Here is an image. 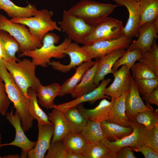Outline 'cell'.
Returning <instances> with one entry per match:
<instances>
[{
	"instance_id": "10",
	"label": "cell",
	"mask_w": 158,
	"mask_h": 158,
	"mask_svg": "<svg viewBox=\"0 0 158 158\" xmlns=\"http://www.w3.org/2000/svg\"><path fill=\"white\" fill-rule=\"evenodd\" d=\"M132 38L123 35L116 38L101 40L82 47L93 57H101L116 50L127 48L132 42Z\"/></svg>"
},
{
	"instance_id": "39",
	"label": "cell",
	"mask_w": 158,
	"mask_h": 158,
	"mask_svg": "<svg viewBox=\"0 0 158 158\" xmlns=\"http://www.w3.org/2000/svg\"><path fill=\"white\" fill-rule=\"evenodd\" d=\"M130 69L134 80L158 78V76L153 71L140 61L135 63Z\"/></svg>"
},
{
	"instance_id": "16",
	"label": "cell",
	"mask_w": 158,
	"mask_h": 158,
	"mask_svg": "<svg viewBox=\"0 0 158 158\" xmlns=\"http://www.w3.org/2000/svg\"><path fill=\"white\" fill-rule=\"evenodd\" d=\"M111 78H104L101 83L95 89L85 94L72 101L59 105H55L53 108L64 111L68 108L85 102L93 103L97 100L104 98L111 99L105 94V90L108 85L111 81Z\"/></svg>"
},
{
	"instance_id": "1",
	"label": "cell",
	"mask_w": 158,
	"mask_h": 158,
	"mask_svg": "<svg viewBox=\"0 0 158 158\" xmlns=\"http://www.w3.org/2000/svg\"><path fill=\"white\" fill-rule=\"evenodd\" d=\"M59 36L56 34L49 32L43 37L42 47L31 51L21 52L19 56H28L32 58V61L36 66L47 67L49 65L52 58L62 59L66 55L63 53V50L70 43L71 40L68 37L58 45H56L59 42Z\"/></svg>"
},
{
	"instance_id": "48",
	"label": "cell",
	"mask_w": 158,
	"mask_h": 158,
	"mask_svg": "<svg viewBox=\"0 0 158 158\" xmlns=\"http://www.w3.org/2000/svg\"><path fill=\"white\" fill-rule=\"evenodd\" d=\"M1 134L0 133V144H1Z\"/></svg>"
},
{
	"instance_id": "33",
	"label": "cell",
	"mask_w": 158,
	"mask_h": 158,
	"mask_svg": "<svg viewBox=\"0 0 158 158\" xmlns=\"http://www.w3.org/2000/svg\"><path fill=\"white\" fill-rule=\"evenodd\" d=\"M28 95L30 101V111L33 119L36 120L38 125L52 123L49 120L48 116L39 105L36 91L29 88L28 90Z\"/></svg>"
},
{
	"instance_id": "6",
	"label": "cell",
	"mask_w": 158,
	"mask_h": 158,
	"mask_svg": "<svg viewBox=\"0 0 158 158\" xmlns=\"http://www.w3.org/2000/svg\"><path fill=\"white\" fill-rule=\"evenodd\" d=\"M0 30H4L18 42L21 52L40 48L42 42L32 34L25 25L12 22L4 15L0 14Z\"/></svg>"
},
{
	"instance_id": "44",
	"label": "cell",
	"mask_w": 158,
	"mask_h": 158,
	"mask_svg": "<svg viewBox=\"0 0 158 158\" xmlns=\"http://www.w3.org/2000/svg\"><path fill=\"white\" fill-rule=\"evenodd\" d=\"M131 147L124 146L116 152L115 158H136Z\"/></svg>"
},
{
	"instance_id": "4",
	"label": "cell",
	"mask_w": 158,
	"mask_h": 158,
	"mask_svg": "<svg viewBox=\"0 0 158 158\" xmlns=\"http://www.w3.org/2000/svg\"><path fill=\"white\" fill-rule=\"evenodd\" d=\"M0 76L4 83L8 97L13 103L21 119L29 117L30 116L29 99L26 97L8 71L3 59L0 60Z\"/></svg>"
},
{
	"instance_id": "8",
	"label": "cell",
	"mask_w": 158,
	"mask_h": 158,
	"mask_svg": "<svg viewBox=\"0 0 158 158\" xmlns=\"http://www.w3.org/2000/svg\"><path fill=\"white\" fill-rule=\"evenodd\" d=\"M59 27L71 40L78 44H83L85 38L93 28L81 18L71 15L67 10L63 11Z\"/></svg>"
},
{
	"instance_id": "25",
	"label": "cell",
	"mask_w": 158,
	"mask_h": 158,
	"mask_svg": "<svg viewBox=\"0 0 158 158\" xmlns=\"http://www.w3.org/2000/svg\"><path fill=\"white\" fill-rule=\"evenodd\" d=\"M92 60L85 62L78 66L74 75L66 81L61 85L58 96H63L70 94L76 86L80 82L83 76L90 68L96 62Z\"/></svg>"
},
{
	"instance_id": "19",
	"label": "cell",
	"mask_w": 158,
	"mask_h": 158,
	"mask_svg": "<svg viewBox=\"0 0 158 158\" xmlns=\"http://www.w3.org/2000/svg\"><path fill=\"white\" fill-rule=\"evenodd\" d=\"M127 50L122 49L116 50L102 56L97 60L98 63L95 75L94 81L98 86L100 82L109 73H113L112 68L114 63L121 57Z\"/></svg>"
},
{
	"instance_id": "22",
	"label": "cell",
	"mask_w": 158,
	"mask_h": 158,
	"mask_svg": "<svg viewBox=\"0 0 158 158\" xmlns=\"http://www.w3.org/2000/svg\"><path fill=\"white\" fill-rule=\"evenodd\" d=\"M48 119L54 127V133L51 142L61 140L70 132L68 125L63 112L53 108L52 111L49 113Z\"/></svg>"
},
{
	"instance_id": "9",
	"label": "cell",
	"mask_w": 158,
	"mask_h": 158,
	"mask_svg": "<svg viewBox=\"0 0 158 158\" xmlns=\"http://www.w3.org/2000/svg\"><path fill=\"white\" fill-rule=\"evenodd\" d=\"M129 120L130 126L133 128L130 134L114 141H109L105 138L102 140V142L111 151L116 153L121 148L126 146L135 147L144 146V138L147 128L135 119Z\"/></svg>"
},
{
	"instance_id": "37",
	"label": "cell",
	"mask_w": 158,
	"mask_h": 158,
	"mask_svg": "<svg viewBox=\"0 0 158 158\" xmlns=\"http://www.w3.org/2000/svg\"><path fill=\"white\" fill-rule=\"evenodd\" d=\"M45 158H82V157L67 151L63 146L61 140L51 142Z\"/></svg>"
},
{
	"instance_id": "49",
	"label": "cell",
	"mask_w": 158,
	"mask_h": 158,
	"mask_svg": "<svg viewBox=\"0 0 158 158\" xmlns=\"http://www.w3.org/2000/svg\"><path fill=\"white\" fill-rule=\"evenodd\" d=\"M140 0H136V1H137L138 2Z\"/></svg>"
},
{
	"instance_id": "7",
	"label": "cell",
	"mask_w": 158,
	"mask_h": 158,
	"mask_svg": "<svg viewBox=\"0 0 158 158\" xmlns=\"http://www.w3.org/2000/svg\"><path fill=\"white\" fill-rule=\"evenodd\" d=\"M124 27L121 21L108 17L93 26L83 44L88 45L99 41L121 37L124 35Z\"/></svg>"
},
{
	"instance_id": "12",
	"label": "cell",
	"mask_w": 158,
	"mask_h": 158,
	"mask_svg": "<svg viewBox=\"0 0 158 158\" xmlns=\"http://www.w3.org/2000/svg\"><path fill=\"white\" fill-rule=\"evenodd\" d=\"M138 32V39L132 41L127 49H138L142 53L150 49L153 42L158 37V19L140 25Z\"/></svg>"
},
{
	"instance_id": "43",
	"label": "cell",
	"mask_w": 158,
	"mask_h": 158,
	"mask_svg": "<svg viewBox=\"0 0 158 158\" xmlns=\"http://www.w3.org/2000/svg\"><path fill=\"white\" fill-rule=\"evenodd\" d=\"M133 150L141 152L145 158H158V152L153 149L147 146L140 147H131Z\"/></svg>"
},
{
	"instance_id": "5",
	"label": "cell",
	"mask_w": 158,
	"mask_h": 158,
	"mask_svg": "<svg viewBox=\"0 0 158 158\" xmlns=\"http://www.w3.org/2000/svg\"><path fill=\"white\" fill-rule=\"evenodd\" d=\"M54 15L52 11L43 8L37 10L35 16L28 18H13L10 20L13 23H19L27 26L34 36L42 42L44 36L54 30L61 31L56 22L53 20Z\"/></svg>"
},
{
	"instance_id": "27",
	"label": "cell",
	"mask_w": 158,
	"mask_h": 158,
	"mask_svg": "<svg viewBox=\"0 0 158 158\" xmlns=\"http://www.w3.org/2000/svg\"><path fill=\"white\" fill-rule=\"evenodd\" d=\"M0 41L4 53L3 59L12 61H19L20 59L16 57V54L19 53L21 50L17 40L6 31L0 30Z\"/></svg>"
},
{
	"instance_id": "31",
	"label": "cell",
	"mask_w": 158,
	"mask_h": 158,
	"mask_svg": "<svg viewBox=\"0 0 158 158\" xmlns=\"http://www.w3.org/2000/svg\"><path fill=\"white\" fill-rule=\"evenodd\" d=\"M63 112L70 132L80 133L86 125L87 121L80 113L77 106L71 107Z\"/></svg>"
},
{
	"instance_id": "45",
	"label": "cell",
	"mask_w": 158,
	"mask_h": 158,
	"mask_svg": "<svg viewBox=\"0 0 158 158\" xmlns=\"http://www.w3.org/2000/svg\"><path fill=\"white\" fill-rule=\"evenodd\" d=\"M142 99L144 100L147 104H152L158 106V87L151 92L142 96Z\"/></svg>"
},
{
	"instance_id": "30",
	"label": "cell",
	"mask_w": 158,
	"mask_h": 158,
	"mask_svg": "<svg viewBox=\"0 0 158 158\" xmlns=\"http://www.w3.org/2000/svg\"><path fill=\"white\" fill-rule=\"evenodd\" d=\"M116 154L110 150L101 141L87 143L81 155L83 158H115Z\"/></svg>"
},
{
	"instance_id": "42",
	"label": "cell",
	"mask_w": 158,
	"mask_h": 158,
	"mask_svg": "<svg viewBox=\"0 0 158 158\" xmlns=\"http://www.w3.org/2000/svg\"><path fill=\"white\" fill-rule=\"evenodd\" d=\"M10 102L6 94L5 84L0 76V113L5 116L8 109Z\"/></svg>"
},
{
	"instance_id": "40",
	"label": "cell",
	"mask_w": 158,
	"mask_h": 158,
	"mask_svg": "<svg viewBox=\"0 0 158 158\" xmlns=\"http://www.w3.org/2000/svg\"><path fill=\"white\" fill-rule=\"evenodd\" d=\"M134 80L139 92L142 96L151 92L158 87V78Z\"/></svg>"
},
{
	"instance_id": "13",
	"label": "cell",
	"mask_w": 158,
	"mask_h": 158,
	"mask_svg": "<svg viewBox=\"0 0 158 158\" xmlns=\"http://www.w3.org/2000/svg\"><path fill=\"white\" fill-rule=\"evenodd\" d=\"M130 69L123 65L113 73L114 79L112 83L105 90V94L115 99L129 90L132 78Z\"/></svg>"
},
{
	"instance_id": "41",
	"label": "cell",
	"mask_w": 158,
	"mask_h": 158,
	"mask_svg": "<svg viewBox=\"0 0 158 158\" xmlns=\"http://www.w3.org/2000/svg\"><path fill=\"white\" fill-rule=\"evenodd\" d=\"M144 146L151 147L158 152V124L147 129L144 140Z\"/></svg>"
},
{
	"instance_id": "36",
	"label": "cell",
	"mask_w": 158,
	"mask_h": 158,
	"mask_svg": "<svg viewBox=\"0 0 158 158\" xmlns=\"http://www.w3.org/2000/svg\"><path fill=\"white\" fill-rule=\"evenodd\" d=\"M127 50L125 53L114 64L112 68L113 73L118 70L120 66L123 65H125L130 69L137 61L141 58L142 52L140 49H135L131 50Z\"/></svg>"
},
{
	"instance_id": "26",
	"label": "cell",
	"mask_w": 158,
	"mask_h": 158,
	"mask_svg": "<svg viewBox=\"0 0 158 158\" xmlns=\"http://www.w3.org/2000/svg\"><path fill=\"white\" fill-rule=\"evenodd\" d=\"M61 85L57 83L43 86L42 85L36 92L39 104L47 109L53 108L55 105L54 100L58 96Z\"/></svg>"
},
{
	"instance_id": "15",
	"label": "cell",
	"mask_w": 158,
	"mask_h": 158,
	"mask_svg": "<svg viewBox=\"0 0 158 158\" xmlns=\"http://www.w3.org/2000/svg\"><path fill=\"white\" fill-rule=\"evenodd\" d=\"M12 110L6 114V118L14 127L16 132L15 137L12 142L0 144V148L7 145H13L21 148L22 152H28L35 146L36 142L29 140L26 136L21 124V119L18 113L16 111L14 114Z\"/></svg>"
},
{
	"instance_id": "47",
	"label": "cell",
	"mask_w": 158,
	"mask_h": 158,
	"mask_svg": "<svg viewBox=\"0 0 158 158\" xmlns=\"http://www.w3.org/2000/svg\"><path fill=\"white\" fill-rule=\"evenodd\" d=\"M2 158H20V156H19V155L18 154H16V155H8L6 156H4L3 157H2Z\"/></svg>"
},
{
	"instance_id": "21",
	"label": "cell",
	"mask_w": 158,
	"mask_h": 158,
	"mask_svg": "<svg viewBox=\"0 0 158 158\" xmlns=\"http://www.w3.org/2000/svg\"><path fill=\"white\" fill-rule=\"evenodd\" d=\"M128 92L116 99L109 111L107 121L121 126H130L126 112L125 99Z\"/></svg>"
},
{
	"instance_id": "50",
	"label": "cell",
	"mask_w": 158,
	"mask_h": 158,
	"mask_svg": "<svg viewBox=\"0 0 158 158\" xmlns=\"http://www.w3.org/2000/svg\"><path fill=\"white\" fill-rule=\"evenodd\" d=\"M1 158V157L0 155V158Z\"/></svg>"
},
{
	"instance_id": "23",
	"label": "cell",
	"mask_w": 158,
	"mask_h": 158,
	"mask_svg": "<svg viewBox=\"0 0 158 158\" xmlns=\"http://www.w3.org/2000/svg\"><path fill=\"white\" fill-rule=\"evenodd\" d=\"M0 10L4 11L11 18L33 16L37 10L33 4H29L25 7H20L10 0H0Z\"/></svg>"
},
{
	"instance_id": "34",
	"label": "cell",
	"mask_w": 158,
	"mask_h": 158,
	"mask_svg": "<svg viewBox=\"0 0 158 158\" xmlns=\"http://www.w3.org/2000/svg\"><path fill=\"white\" fill-rule=\"evenodd\" d=\"M87 143L101 142L104 138L100 123L88 120L80 133Z\"/></svg>"
},
{
	"instance_id": "29",
	"label": "cell",
	"mask_w": 158,
	"mask_h": 158,
	"mask_svg": "<svg viewBox=\"0 0 158 158\" xmlns=\"http://www.w3.org/2000/svg\"><path fill=\"white\" fill-rule=\"evenodd\" d=\"M61 141L63 146L67 151L81 157L87 143L80 133L72 132H69L67 133Z\"/></svg>"
},
{
	"instance_id": "14",
	"label": "cell",
	"mask_w": 158,
	"mask_h": 158,
	"mask_svg": "<svg viewBox=\"0 0 158 158\" xmlns=\"http://www.w3.org/2000/svg\"><path fill=\"white\" fill-rule=\"evenodd\" d=\"M118 6H124L127 9L129 17L123 28L124 35L132 38L138 37V30L140 22L139 3L136 0H111Z\"/></svg>"
},
{
	"instance_id": "20",
	"label": "cell",
	"mask_w": 158,
	"mask_h": 158,
	"mask_svg": "<svg viewBox=\"0 0 158 158\" xmlns=\"http://www.w3.org/2000/svg\"><path fill=\"white\" fill-rule=\"evenodd\" d=\"M115 100L111 99L109 101L106 98L103 99L99 104L93 109H86L81 104L76 106L80 113L87 121H93L100 123L103 121H107Z\"/></svg>"
},
{
	"instance_id": "28",
	"label": "cell",
	"mask_w": 158,
	"mask_h": 158,
	"mask_svg": "<svg viewBox=\"0 0 158 158\" xmlns=\"http://www.w3.org/2000/svg\"><path fill=\"white\" fill-rule=\"evenodd\" d=\"M100 125L104 138L109 141L121 139L130 134L133 130L131 126L124 127L106 121H101Z\"/></svg>"
},
{
	"instance_id": "24",
	"label": "cell",
	"mask_w": 158,
	"mask_h": 158,
	"mask_svg": "<svg viewBox=\"0 0 158 158\" xmlns=\"http://www.w3.org/2000/svg\"><path fill=\"white\" fill-rule=\"evenodd\" d=\"M98 61L88 70L80 82L70 94L74 98H77L94 90L98 86L95 83L94 79L98 65Z\"/></svg>"
},
{
	"instance_id": "35",
	"label": "cell",
	"mask_w": 158,
	"mask_h": 158,
	"mask_svg": "<svg viewBox=\"0 0 158 158\" xmlns=\"http://www.w3.org/2000/svg\"><path fill=\"white\" fill-rule=\"evenodd\" d=\"M153 71L158 76V45L154 40L150 49L142 53L139 60Z\"/></svg>"
},
{
	"instance_id": "2",
	"label": "cell",
	"mask_w": 158,
	"mask_h": 158,
	"mask_svg": "<svg viewBox=\"0 0 158 158\" xmlns=\"http://www.w3.org/2000/svg\"><path fill=\"white\" fill-rule=\"evenodd\" d=\"M3 61L9 72L24 94L29 98L28 90L31 88L36 92L42 85L35 74L36 66L30 60L24 59L17 61Z\"/></svg>"
},
{
	"instance_id": "32",
	"label": "cell",
	"mask_w": 158,
	"mask_h": 158,
	"mask_svg": "<svg viewBox=\"0 0 158 158\" xmlns=\"http://www.w3.org/2000/svg\"><path fill=\"white\" fill-rule=\"evenodd\" d=\"M138 3L140 11V25L158 19V0H140Z\"/></svg>"
},
{
	"instance_id": "3",
	"label": "cell",
	"mask_w": 158,
	"mask_h": 158,
	"mask_svg": "<svg viewBox=\"0 0 158 158\" xmlns=\"http://www.w3.org/2000/svg\"><path fill=\"white\" fill-rule=\"evenodd\" d=\"M118 6L90 0H80L67 11L93 26L108 17Z\"/></svg>"
},
{
	"instance_id": "18",
	"label": "cell",
	"mask_w": 158,
	"mask_h": 158,
	"mask_svg": "<svg viewBox=\"0 0 158 158\" xmlns=\"http://www.w3.org/2000/svg\"><path fill=\"white\" fill-rule=\"evenodd\" d=\"M125 104L126 114L129 120L134 119L135 116L140 112L153 108L150 104H145L133 78L130 89L126 98Z\"/></svg>"
},
{
	"instance_id": "11",
	"label": "cell",
	"mask_w": 158,
	"mask_h": 158,
	"mask_svg": "<svg viewBox=\"0 0 158 158\" xmlns=\"http://www.w3.org/2000/svg\"><path fill=\"white\" fill-rule=\"evenodd\" d=\"M63 53L68 55L70 61L68 65H64L60 62L53 60L50 62V65L54 69L63 73L70 71L72 68L78 66L82 63L92 60V56L82 47L76 42L69 44L63 50Z\"/></svg>"
},
{
	"instance_id": "17",
	"label": "cell",
	"mask_w": 158,
	"mask_h": 158,
	"mask_svg": "<svg viewBox=\"0 0 158 158\" xmlns=\"http://www.w3.org/2000/svg\"><path fill=\"white\" fill-rule=\"evenodd\" d=\"M38 139L34 147L27 153L28 158H43L49 148L54 133V127L51 124L37 125Z\"/></svg>"
},
{
	"instance_id": "46",
	"label": "cell",
	"mask_w": 158,
	"mask_h": 158,
	"mask_svg": "<svg viewBox=\"0 0 158 158\" xmlns=\"http://www.w3.org/2000/svg\"><path fill=\"white\" fill-rule=\"evenodd\" d=\"M4 56L3 48L0 41V60L3 59Z\"/></svg>"
},
{
	"instance_id": "38",
	"label": "cell",
	"mask_w": 158,
	"mask_h": 158,
	"mask_svg": "<svg viewBox=\"0 0 158 158\" xmlns=\"http://www.w3.org/2000/svg\"><path fill=\"white\" fill-rule=\"evenodd\" d=\"M134 119L144 126L147 129H150L158 124V110L153 108L138 113Z\"/></svg>"
}]
</instances>
